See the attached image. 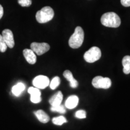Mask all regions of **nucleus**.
I'll list each match as a JSON object with an SVG mask.
<instances>
[{
	"mask_svg": "<svg viewBox=\"0 0 130 130\" xmlns=\"http://www.w3.org/2000/svg\"><path fill=\"white\" fill-rule=\"evenodd\" d=\"M101 22L105 27L111 28H118L121 24V18L115 12H107L102 14Z\"/></svg>",
	"mask_w": 130,
	"mask_h": 130,
	"instance_id": "nucleus-1",
	"label": "nucleus"
},
{
	"mask_svg": "<svg viewBox=\"0 0 130 130\" xmlns=\"http://www.w3.org/2000/svg\"><path fill=\"white\" fill-rule=\"evenodd\" d=\"M84 32L81 27H76L75 30L69 40V45L74 49H77L82 45L84 41Z\"/></svg>",
	"mask_w": 130,
	"mask_h": 130,
	"instance_id": "nucleus-2",
	"label": "nucleus"
},
{
	"mask_svg": "<svg viewBox=\"0 0 130 130\" xmlns=\"http://www.w3.org/2000/svg\"><path fill=\"white\" fill-rule=\"evenodd\" d=\"M54 16V12L51 7L46 6L39 10L36 14V18L39 23L45 24L51 21Z\"/></svg>",
	"mask_w": 130,
	"mask_h": 130,
	"instance_id": "nucleus-3",
	"label": "nucleus"
},
{
	"mask_svg": "<svg viewBox=\"0 0 130 130\" xmlns=\"http://www.w3.org/2000/svg\"><path fill=\"white\" fill-rule=\"evenodd\" d=\"M101 57V51L98 47L93 46L86 51L84 55V60L88 63H94Z\"/></svg>",
	"mask_w": 130,
	"mask_h": 130,
	"instance_id": "nucleus-4",
	"label": "nucleus"
},
{
	"mask_svg": "<svg viewBox=\"0 0 130 130\" xmlns=\"http://www.w3.org/2000/svg\"><path fill=\"white\" fill-rule=\"evenodd\" d=\"M92 85L96 89H107L111 85V81L109 78H104L101 76H97L92 80Z\"/></svg>",
	"mask_w": 130,
	"mask_h": 130,
	"instance_id": "nucleus-5",
	"label": "nucleus"
},
{
	"mask_svg": "<svg viewBox=\"0 0 130 130\" xmlns=\"http://www.w3.org/2000/svg\"><path fill=\"white\" fill-rule=\"evenodd\" d=\"M30 48L31 50H32L35 54L38 56H41L50 50V46L47 43L32 42L30 45Z\"/></svg>",
	"mask_w": 130,
	"mask_h": 130,
	"instance_id": "nucleus-6",
	"label": "nucleus"
},
{
	"mask_svg": "<svg viewBox=\"0 0 130 130\" xmlns=\"http://www.w3.org/2000/svg\"><path fill=\"white\" fill-rule=\"evenodd\" d=\"M32 84L39 89H43L50 85V79L46 76L39 75L32 80Z\"/></svg>",
	"mask_w": 130,
	"mask_h": 130,
	"instance_id": "nucleus-7",
	"label": "nucleus"
},
{
	"mask_svg": "<svg viewBox=\"0 0 130 130\" xmlns=\"http://www.w3.org/2000/svg\"><path fill=\"white\" fill-rule=\"evenodd\" d=\"M2 36L3 39L6 42L7 47L13 48L14 46V37L12 31L9 29H5L2 32Z\"/></svg>",
	"mask_w": 130,
	"mask_h": 130,
	"instance_id": "nucleus-8",
	"label": "nucleus"
},
{
	"mask_svg": "<svg viewBox=\"0 0 130 130\" xmlns=\"http://www.w3.org/2000/svg\"><path fill=\"white\" fill-rule=\"evenodd\" d=\"M28 92L30 94V100L32 102L37 104L41 101V92L38 88L35 87H30L28 89Z\"/></svg>",
	"mask_w": 130,
	"mask_h": 130,
	"instance_id": "nucleus-9",
	"label": "nucleus"
},
{
	"mask_svg": "<svg viewBox=\"0 0 130 130\" xmlns=\"http://www.w3.org/2000/svg\"><path fill=\"white\" fill-rule=\"evenodd\" d=\"M23 54L27 62L31 64H35L37 58L34 51L30 49H25L23 51Z\"/></svg>",
	"mask_w": 130,
	"mask_h": 130,
	"instance_id": "nucleus-10",
	"label": "nucleus"
},
{
	"mask_svg": "<svg viewBox=\"0 0 130 130\" xmlns=\"http://www.w3.org/2000/svg\"><path fill=\"white\" fill-rule=\"evenodd\" d=\"M63 100V94L61 92H57L56 94H54L53 96H52L50 100H49V102L51 104L52 107L57 106L61 104V102Z\"/></svg>",
	"mask_w": 130,
	"mask_h": 130,
	"instance_id": "nucleus-11",
	"label": "nucleus"
},
{
	"mask_svg": "<svg viewBox=\"0 0 130 130\" xmlns=\"http://www.w3.org/2000/svg\"><path fill=\"white\" fill-rule=\"evenodd\" d=\"M79 102V98L75 95L69 96L65 102V106L69 109H73L77 106Z\"/></svg>",
	"mask_w": 130,
	"mask_h": 130,
	"instance_id": "nucleus-12",
	"label": "nucleus"
},
{
	"mask_svg": "<svg viewBox=\"0 0 130 130\" xmlns=\"http://www.w3.org/2000/svg\"><path fill=\"white\" fill-rule=\"evenodd\" d=\"M63 76H64L65 78L67 79L68 81H69L70 86L71 87H72V88H76V87H78V81L73 77L72 72L71 71H68V70L65 71L63 72Z\"/></svg>",
	"mask_w": 130,
	"mask_h": 130,
	"instance_id": "nucleus-13",
	"label": "nucleus"
},
{
	"mask_svg": "<svg viewBox=\"0 0 130 130\" xmlns=\"http://www.w3.org/2000/svg\"><path fill=\"white\" fill-rule=\"evenodd\" d=\"M35 115L36 116L37 119L40 122L46 123L50 121V117L44 111L42 110H37L35 112Z\"/></svg>",
	"mask_w": 130,
	"mask_h": 130,
	"instance_id": "nucleus-14",
	"label": "nucleus"
},
{
	"mask_svg": "<svg viewBox=\"0 0 130 130\" xmlns=\"http://www.w3.org/2000/svg\"><path fill=\"white\" fill-rule=\"evenodd\" d=\"M25 89V86L22 83H18L15 86H14L12 89V93L16 96H19L24 92Z\"/></svg>",
	"mask_w": 130,
	"mask_h": 130,
	"instance_id": "nucleus-15",
	"label": "nucleus"
},
{
	"mask_svg": "<svg viewBox=\"0 0 130 130\" xmlns=\"http://www.w3.org/2000/svg\"><path fill=\"white\" fill-rule=\"evenodd\" d=\"M123 71L124 74H129L130 73V56H126L122 59Z\"/></svg>",
	"mask_w": 130,
	"mask_h": 130,
	"instance_id": "nucleus-16",
	"label": "nucleus"
},
{
	"mask_svg": "<svg viewBox=\"0 0 130 130\" xmlns=\"http://www.w3.org/2000/svg\"><path fill=\"white\" fill-rule=\"evenodd\" d=\"M66 122H67V120L63 116H58L53 119V123L56 125H61L64 123H66Z\"/></svg>",
	"mask_w": 130,
	"mask_h": 130,
	"instance_id": "nucleus-17",
	"label": "nucleus"
},
{
	"mask_svg": "<svg viewBox=\"0 0 130 130\" xmlns=\"http://www.w3.org/2000/svg\"><path fill=\"white\" fill-rule=\"evenodd\" d=\"M60 79L59 77H56L53 78V79H52L50 84V88L53 89V90H54L60 85Z\"/></svg>",
	"mask_w": 130,
	"mask_h": 130,
	"instance_id": "nucleus-18",
	"label": "nucleus"
},
{
	"mask_svg": "<svg viewBox=\"0 0 130 130\" xmlns=\"http://www.w3.org/2000/svg\"><path fill=\"white\" fill-rule=\"evenodd\" d=\"M51 110L52 111L58 112V113H66V110H65V108L64 107V106L61 104L59 105H57V106L51 107Z\"/></svg>",
	"mask_w": 130,
	"mask_h": 130,
	"instance_id": "nucleus-19",
	"label": "nucleus"
},
{
	"mask_svg": "<svg viewBox=\"0 0 130 130\" xmlns=\"http://www.w3.org/2000/svg\"><path fill=\"white\" fill-rule=\"evenodd\" d=\"M7 46L4 39H3L2 35H0V52L4 53L7 50Z\"/></svg>",
	"mask_w": 130,
	"mask_h": 130,
	"instance_id": "nucleus-20",
	"label": "nucleus"
},
{
	"mask_svg": "<svg viewBox=\"0 0 130 130\" xmlns=\"http://www.w3.org/2000/svg\"><path fill=\"white\" fill-rule=\"evenodd\" d=\"M18 2L22 7H29L32 4L31 0H18Z\"/></svg>",
	"mask_w": 130,
	"mask_h": 130,
	"instance_id": "nucleus-21",
	"label": "nucleus"
},
{
	"mask_svg": "<svg viewBox=\"0 0 130 130\" xmlns=\"http://www.w3.org/2000/svg\"><path fill=\"white\" fill-rule=\"evenodd\" d=\"M76 118L78 119H85L86 118V113L84 110H78L75 113Z\"/></svg>",
	"mask_w": 130,
	"mask_h": 130,
	"instance_id": "nucleus-22",
	"label": "nucleus"
},
{
	"mask_svg": "<svg viewBox=\"0 0 130 130\" xmlns=\"http://www.w3.org/2000/svg\"><path fill=\"white\" fill-rule=\"evenodd\" d=\"M121 3L124 7H130V0H121Z\"/></svg>",
	"mask_w": 130,
	"mask_h": 130,
	"instance_id": "nucleus-23",
	"label": "nucleus"
},
{
	"mask_svg": "<svg viewBox=\"0 0 130 130\" xmlns=\"http://www.w3.org/2000/svg\"><path fill=\"white\" fill-rule=\"evenodd\" d=\"M3 14H4V9H3V6L0 4V19L2 18Z\"/></svg>",
	"mask_w": 130,
	"mask_h": 130,
	"instance_id": "nucleus-24",
	"label": "nucleus"
}]
</instances>
